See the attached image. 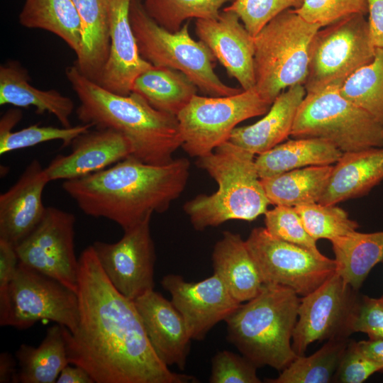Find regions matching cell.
<instances>
[{
  "label": "cell",
  "mask_w": 383,
  "mask_h": 383,
  "mask_svg": "<svg viewBox=\"0 0 383 383\" xmlns=\"http://www.w3.org/2000/svg\"><path fill=\"white\" fill-rule=\"evenodd\" d=\"M196 163L216 181L218 189L184 204V211L196 230L216 227L230 220L251 221L267 211L270 204L254 154L227 140L198 157Z\"/></svg>",
  "instance_id": "277c9868"
},
{
  "label": "cell",
  "mask_w": 383,
  "mask_h": 383,
  "mask_svg": "<svg viewBox=\"0 0 383 383\" xmlns=\"http://www.w3.org/2000/svg\"><path fill=\"white\" fill-rule=\"evenodd\" d=\"M382 262H383V260H382ZM382 297H383V294H382Z\"/></svg>",
  "instance_id": "681fc988"
},
{
  "label": "cell",
  "mask_w": 383,
  "mask_h": 383,
  "mask_svg": "<svg viewBox=\"0 0 383 383\" xmlns=\"http://www.w3.org/2000/svg\"><path fill=\"white\" fill-rule=\"evenodd\" d=\"M65 74L77 96V115L82 123L123 134L132 148L131 156L148 164L162 165L174 159L182 147L177 116L152 107L140 95L114 94L82 74L73 65Z\"/></svg>",
  "instance_id": "3957f363"
},
{
  "label": "cell",
  "mask_w": 383,
  "mask_h": 383,
  "mask_svg": "<svg viewBox=\"0 0 383 383\" xmlns=\"http://www.w3.org/2000/svg\"><path fill=\"white\" fill-rule=\"evenodd\" d=\"M28 72L19 62L9 61L0 66V104L33 106L35 112L54 115L62 127H70L73 101L55 89L41 90L29 83Z\"/></svg>",
  "instance_id": "d4e9b609"
},
{
  "label": "cell",
  "mask_w": 383,
  "mask_h": 383,
  "mask_svg": "<svg viewBox=\"0 0 383 383\" xmlns=\"http://www.w3.org/2000/svg\"><path fill=\"white\" fill-rule=\"evenodd\" d=\"M15 357L18 365V382H56L62 370L70 363L62 326L48 328L37 348L21 344Z\"/></svg>",
  "instance_id": "f546056e"
},
{
  "label": "cell",
  "mask_w": 383,
  "mask_h": 383,
  "mask_svg": "<svg viewBox=\"0 0 383 383\" xmlns=\"http://www.w3.org/2000/svg\"><path fill=\"white\" fill-rule=\"evenodd\" d=\"M304 225L316 240H332L348 235L358 228V223L349 218L348 213L335 204L319 202L294 207Z\"/></svg>",
  "instance_id": "d590c367"
},
{
  "label": "cell",
  "mask_w": 383,
  "mask_h": 383,
  "mask_svg": "<svg viewBox=\"0 0 383 383\" xmlns=\"http://www.w3.org/2000/svg\"><path fill=\"white\" fill-rule=\"evenodd\" d=\"M377 372H383V365L365 355L357 342L350 340L333 382L362 383Z\"/></svg>",
  "instance_id": "b9f144b4"
},
{
  "label": "cell",
  "mask_w": 383,
  "mask_h": 383,
  "mask_svg": "<svg viewBox=\"0 0 383 383\" xmlns=\"http://www.w3.org/2000/svg\"><path fill=\"white\" fill-rule=\"evenodd\" d=\"M148 338L167 366L184 370L191 338L184 320L171 301L154 289L133 301Z\"/></svg>",
  "instance_id": "ffe728a7"
},
{
  "label": "cell",
  "mask_w": 383,
  "mask_h": 383,
  "mask_svg": "<svg viewBox=\"0 0 383 383\" xmlns=\"http://www.w3.org/2000/svg\"><path fill=\"white\" fill-rule=\"evenodd\" d=\"M304 0H234L223 11L235 13L254 37L271 20L283 11L299 8Z\"/></svg>",
  "instance_id": "f35d334b"
},
{
  "label": "cell",
  "mask_w": 383,
  "mask_h": 383,
  "mask_svg": "<svg viewBox=\"0 0 383 383\" xmlns=\"http://www.w3.org/2000/svg\"><path fill=\"white\" fill-rule=\"evenodd\" d=\"M162 287L183 317L192 340H202L218 323L240 305L223 279L216 273L197 282H189L178 274L163 277Z\"/></svg>",
  "instance_id": "2e32d148"
},
{
  "label": "cell",
  "mask_w": 383,
  "mask_h": 383,
  "mask_svg": "<svg viewBox=\"0 0 383 383\" xmlns=\"http://www.w3.org/2000/svg\"><path fill=\"white\" fill-rule=\"evenodd\" d=\"M339 91L383 125V48H377L373 60L353 73Z\"/></svg>",
  "instance_id": "836d02e7"
},
{
  "label": "cell",
  "mask_w": 383,
  "mask_h": 383,
  "mask_svg": "<svg viewBox=\"0 0 383 383\" xmlns=\"http://www.w3.org/2000/svg\"><path fill=\"white\" fill-rule=\"evenodd\" d=\"M132 0H111L109 56L98 84L114 94L128 95L135 79L153 65L138 50L130 20Z\"/></svg>",
  "instance_id": "44dd1931"
},
{
  "label": "cell",
  "mask_w": 383,
  "mask_h": 383,
  "mask_svg": "<svg viewBox=\"0 0 383 383\" xmlns=\"http://www.w3.org/2000/svg\"><path fill=\"white\" fill-rule=\"evenodd\" d=\"M18 262L15 246L0 240V314L6 309L9 289Z\"/></svg>",
  "instance_id": "ee69618b"
},
{
  "label": "cell",
  "mask_w": 383,
  "mask_h": 383,
  "mask_svg": "<svg viewBox=\"0 0 383 383\" xmlns=\"http://www.w3.org/2000/svg\"><path fill=\"white\" fill-rule=\"evenodd\" d=\"M365 16L354 14L316 33L310 45L304 84L306 93L329 86L340 87L353 73L373 60L376 48Z\"/></svg>",
  "instance_id": "9c48e42d"
},
{
  "label": "cell",
  "mask_w": 383,
  "mask_h": 383,
  "mask_svg": "<svg viewBox=\"0 0 383 383\" xmlns=\"http://www.w3.org/2000/svg\"><path fill=\"white\" fill-rule=\"evenodd\" d=\"M72 1L82 26L81 48L74 65L98 83L109 52L111 0Z\"/></svg>",
  "instance_id": "484cf974"
},
{
  "label": "cell",
  "mask_w": 383,
  "mask_h": 383,
  "mask_svg": "<svg viewBox=\"0 0 383 383\" xmlns=\"http://www.w3.org/2000/svg\"><path fill=\"white\" fill-rule=\"evenodd\" d=\"M352 332L366 333L370 340H383V297L360 296L352 323Z\"/></svg>",
  "instance_id": "7bdbcfd3"
},
{
  "label": "cell",
  "mask_w": 383,
  "mask_h": 383,
  "mask_svg": "<svg viewBox=\"0 0 383 383\" xmlns=\"http://www.w3.org/2000/svg\"><path fill=\"white\" fill-rule=\"evenodd\" d=\"M18 20L23 27L42 29L56 35L76 55L79 53L82 26L72 0H26Z\"/></svg>",
  "instance_id": "1f68e13d"
},
{
  "label": "cell",
  "mask_w": 383,
  "mask_h": 383,
  "mask_svg": "<svg viewBox=\"0 0 383 383\" xmlns=\"http://www.w3.org/2000/svg\"><path fill=\"white\" fill-rule=\"evenodd\" d=\"M57 383H95L90 374L83 367L65 366L60 372Z\"/></svg>",
  "instance_id": "bcb514c9"
},
{
  "label": "cell",
  "mask_w": 383,
  "mask_h": 383,
  "mask_svg": "<svg viewBox=\"0 0 383 383\" xmlns=\"http://www.w3.org/2000/svg\"><path fill=\"white\" fill-rule=\"evenodd\" d=\"M74 216L55 207L15 248L21 262L77 293L79 260L74 253Z\"/></svg>",
  "instance_id": "5bb4252c"
},
{
  "label": "cell",
  "mask_w": 383,
  "mask_h": 383,
  "mask_svg": "<svg viewBox=\"0 0 383 383\" xmlns=\"http://www.w3.org/2000/svg\"><path fill=\"white\" fill-rule=\"evenodd\" d=\"M15 357L7 352L1 353L0 383L18 382V370Z\"/></svg>",
  "instance_id": "7dc6e473"
},
{
  "label": "cell",
  "mask_w": 383,
  "mask_h": 383,
  "mask_svg": "<svg viewBox=\"0 0 383 383\" xmlns=\"http://www.w3.org/2000/svg\"><path fill=\"white\" fill-rule=\"evenodd\" d=\"M333 166H309L260 179L270 204L295 207L318 202Z\"/></svg>",
  "instance_id": "f1b7e54d"
},
{
  "label": "cell",
  "mask_w": 383,
  "mask_h": 383,
  "mask_svg": "<svg viewBox=\"0 0 383 383\" xmlns=\"http://www.w3.org/2000/svg\"><path fill=\"white\" fill-rule=\"evenodd\" d=\"M350 340L333 339L309 357L298 356L269 383H328L334 375Z\"/></svg>",
  "instance_id": "d6a6232c"
},
{
  "label": "cell",
  "mask_w": 383,
  "mask_h": 383,
  "mask_svg": "<svg viewBox=\"0 0 383 383\" xmlns=\"http://www.w3.org/2000/svg\"><path fill=\"white\" fill-rule=\"evenodd\" d=\"M78 260L79 323L74 333L62 326L70 363L95 383L196 382L160 360L134 302L113 286L91 245Z\"/></svg>",
  "instance_id": "6da1fadb"
},
{
  "label": "cell",
  "mask_w": 383,
  "mask_h": 383,
  "mask_svg": "<svg viewBox=\"0 0 383 383\" xmlns=\"http://www.w3.org/2000/svg\"><path fill=\"white\" fill-rule=\"evenodd\" d=\"M245 242L264 283L289 287L301 296L315 290L336 270L335 260L316 256L277 238L265 227L253 228Z\"/></svg>",
  "instance_id": "7c38bea8"
},
{
  "label": "cell",
  "mask_w": 383,
  "mask_h": 383,
  "mask_svg": "<svg viewBox=\"0 0 383 383\" xmlns=\"http://www.w3.org/2000/svg\"><path fill=\"white\" fill-rule=\"evenodd\" d=\"M318 24L304 20L287 9L266 24L254 36L255 88L272 104L289 87L304 84L309 48Z\"/></svg>",
  "instance_id": "8992f818"
},
{
  "label": "cell",
  "mask_w": 383,
  "mask_h": 383,
  "mask_svg": "<svg viewBox=\"0 0 383 383\" xmlns=\"http://www.w3.org/2000/svg\"><path fill=\"white\" fill-rule=\"evenodd\" d=\"M360 296L335 272L302 296L292 340L296 355L303 356L315 341L348 338Z\"/></svg>",
  "instance_id": "4fadbf2b"
},
{
  "label": "cell",
  "mask_w": 383,
  "mask_h": 383,
  "mask_svg": "<svg viewBox=\"0 0 383 383\" xmlns=\"http://www.w3.org/2000/svg\"><path fill=\"white\" fill-rule=\"evenodd\" d=\"M214 273L224 282L240 303L248 301L260 292L264 282L245 240L238 233L223 231L212 252Z\"/></svg>",
  "instance_id": "cb8c5ba5"
},
{
  "label": "cell",
  "mask_w": 383,
  "mask_h": 383,
  "mask_svg": "<svg viewBox=\"0 0 383 383\" xmlns=\"http://www.w3.org/2000/svg\"><path fill=\"white\" fill-rule=\"evenodd\" d=\"M271 105L255 87L226 96L196 94L177 115L182 147L189 156L206 155L227 141L238 123L265 114Z\"/></svg>",
  "instance_id": "30bf717a"
},
{
  "label": "cell",
  "mask_w": 383,
  "mask_h": 383,
  "mask_svg": "<svg viewBox=\"0 0 383 383\" xmlns=\"http://www.w3.org/2000/svg\"><path fill=\"white\" fill-rule=\"evenodd\" d=\"M230 11H222L216 18L196 19L195 33L210 49L228 76L235 79L243 90L255 87L254 37Z\"/></svg>",
  "instance_id": "e0dca14e"
},
{
  "label": "cell",
  "mask_w": 383,
  "mask_h": 383,
  "mask_svg": "<svg viewBox=\"0 0 383 383\" xmlns=\"http://www.w3.org/2000/svg\"><path fill=\"white\" fill-rule=\"evenodd\" d=\"M79 318L76 292L57 280L19 261L10 284L1 326L27 329L40 320H49L74 333Z\"/></svg>",
  "instance_id": "8fae6325"
},
{
  "label": "cell",
  "mask_w": 383,
  "mask_h": 383,
  "mask_svg": "<svg viewBox=\"0 0 383 383\" xmlns=\"http://www.w3.org/2000/svg\"><path fill=\"white\" fill-rule=\"evenodd\" d=\"M92 127L91 124L84 123L62 128L40 126L36 123L14 132L12 130L0 131V155L52 140H61L62 147L65 148Z\"/></svg>",
  "instance_id": "8d00e7d4"
},
{
  "label": "cell",
  "mask_w": 383,
  "mask_h": 383,
  "mask_svg": "<svg viewBox=\"0 0 383 383\" xmlns=\"http://www.w3.org/2000/svg\"><path fill=\"white\" fill-rule=\"evenodd\" d=\"M197 89L182 72L152 66L135 79L132 92L140 95L155 109L177 116Z\"/></svg>",
  "instance_id": "4dcf8cb0"
},
{
  "label": "cell",
  "mask_w": 383,
  "mask_h": 383,
  "mask_svg": "<svg viewBox=\"0 0 383 383\" xmlns=\"http://www.w3.org/2000/svg\"><path fill=\"white\" fill-rule=\"evenodd\" d=\"M331 242L335 272L358 291L371 270L383 260V231L365 233L355 231Z\"/></svg>",
  "instance_id": "83f0119b"
},
{
  "label": "cell",
  "mask_w": 383,
  "mask_h": 383,
  "mask_svg": "<svg viewBox=\"0 0 383 383\" xmlns=\"http://www.w3.org/2000/svg\"><path fill=\"white\" fill-rule=\"evenodd\" d=\"M189 161L157 165L129 156L87 176L65 180L62 188L87 215L126 230L167 211L186 187Z\"/></svg>",
  "instance_id": "7a4b0ae2"
},
{
  "label": "cell",
  "mask_w": 383,
  "mask_h": 383,
  "mask_svg": "<svg viewBox=\"0 0 383 383\" xmlns=\"http://www.w3.org/2000/svg\"><path fill=\"white\" fill-rule=\"evenodd\" d=\"M150 223L148 219L124 230L116 243L96 241L91 245L113 286L133 301L154 289L156 255Z\"/></svg>",
  "instance_id": "9a60e30c"
},
{
  "label": "cell",
  "mask_w": 383,
  "mask_h": 383,
  "mask_svg": "<svg viewBox=\"0 0 383 383\" xmlns=\"http://www.w3.org/2000/svg\"><path fill=\"white\" fill-rule=\"evenodd\" d=\"M367 22L372 43L376 48H383V0H367Z\"/></svg>",
  "instance_id": "f6af8a7d"
},
{
  "label": "cell",
  "mask_w": 383,
  "mask_h": 383,
  "mask_svg": "<svg viewBox=\"0 0 383 383\" xmlns=\"http://www.w3.org/2000/svg\"><path fill=\"white\" fill-rule=\"evenodd\" d=\"M234 0H141L147 13L170 32L179 30L189 19L216 18L221 8Z\"/></svg>",
  "instance_id": "e575fe53"
},
{
  "label": "cell",
  "mask_w": 383,
  "mask_h": 383,
  "mask_svg": "<svg viewBox=\"0 0 383 383\" xmlns=\"http://www.w3.org/2000/svg\"><path fill=\"white\" fill-rule=\"evenodd\" d=\"M362 352L383 365V340H367L357 342Z\"/></svg>",
  "instance_id": "c3c4849f"
},
{
  "label": "cell",
  "mask_w": 383,
  "mask_h": 383,
  "mask_svg": "<svg viewBox=\"0 0 383 383\" xmlns=\"http://www.w3.org/2000/svg\"><path fill=\"white\" fill-rule=\"evenodd\" d=\"M49 182L45 168L34 159L17 182L0 195V240L16 247L34 230L46 211L42 199Z\"/></svg>",
  "instance_id": "d6986e66"
},
{
  "label": "cell",
  "mask_w": 383,
  "mask_h": 383,
  "mask_svg": "<svg viewBox=\"0 0 383 383\" xmlns=\"http://www.w3.org/2000/svg\"><path fill=\"white\" fill-rule=\"evenodd\" d=\"M257 367L245 356L229 350L218 352L211 360L210 383H260Z\"/></svg>",
  "instance_id": "60d3db41"
},
{
  "label": "cell",
  "mask_w": 383,
  "mask_h": 383,
  "mask_svg": "<svg viewBox=\"0 0 383 383\" xmlns=\"http://www.w3.org/2000/svg\"><path fill=\"white\" fill-rule=\"evenodd\" d=\"M383 180V147L343 152L333 166L319 200L338 202L367 194Z\"/></svg>",
  "instance_id": "603a6c76"
},
{
  "label": "cell",
  "mask_w": 383,
  "mask_h": 383,
  "mask_svg": "<svg viewBox=\"0 0 383 383\" xmlns=\"http://www.w3.org/2000/svg\"><path fill=\"white\" fill-rule=\"evenodd\" d=\"M306 94L303 84L289 87L275 99L262 118L252 125L235 128L228 140L254 155L282 143L291 135L298 108Z\"/></svg>",
  "instance_id": "7402d4cb"
},
{
  "label": "cell",
  "mask_w": 383,
  "mask_h": 383,
  "mask_svg": "<svg viewBox=\"0 0 383 383\" xmlns=\"http://www.w3.org/2000/svg\"><path fill=\"white\" fill-rule=\"evenodd\" d=\"M343 152L331 142L317 138H299L280 143L255 158L260 179L309 166L335 163Z\"/></svg>",
  "instance_id": "4316f807"
},
{
  "label": "cell",
  "mask_w": 383,
  "mask_h": 383,
  "mask_svg": "<svg viewBox=\"0 0 383 383\" xmlns=\"http://www.w3.org/2000/svg\"><path fill=\"white\" fill-rule=\"evenodd\" d=\"M71 146L70 154L56 156L45 168L50 181L83 177L132 154L128 140L121 133L109 128L89 129L75 138Z\"/></svg>",
  "instance_id": "ac0fdd59"
},
{
  "label": "cell",
  "mask_w": 383,
  "mask_h": 383,
  "mask_svg": "<svg viewBox=\"0 0 383 383\" xmlns=\"http://www.w3.org/2000/svg\"><path fill=\"white\" fill-rule=\"evenodd\" d=\"M340 87L306 93L299 105L291 136L317 138L343 152L383 147V125L345 99Z\"/></svg>",
  "instance_id": "ba28073f"
},
{
  "label": "cell",
  "mask_w": 383,
  "mask_h": 383,
  "mask_svg": "<svg viewBox=\"0 0 383 383\" xmlns=\"http://www.w3.org/2000/svg\"><path fill=\"white\" fill-rule=\"evenodd\" d=\"M130 20L139 52L152 65L182 72L209 96H231L243 91L220 79L214 71L216 59L205 43L192 38L188 21L179 30L168 31L150 17L141 0H132Z\"/></svg>",
  "instance_id": "52a82bcc"
},
{
  "label": "cell",
  "mask_w": 383,
  "mask_h": 383,
  "mask_svg": "<svg viewBox=\"0 0 383 383\" xmlns=\"http://www.w3.org/2000/svg\"><path fill=\"white\" fill-rule=\"evenodd\" d=\"M265 215L267 231L273 236L304 248L318 257H324L318 250L316 241L306 231L294 207L275 206Z\"/></svg>",
  "instance_id": "74e56055"
},
{
  "label": "cell",
  "mask_w": 383,
  "mask_h": 383,
  "mask_svg": "<svg viewBox=\"0 0 383 383\" xmlns=\"http://www.w3.org/2000/svg\"><path fill=\"white\" fill-rule=\"evenodd\" d=\"M300 300L289 287L264 283L226 319L227 339L257 367L283 370L298 357L292 340Z\"/></svg>",
  "instance_id": "5b68a950"
},
{
  "label": "cell",
  "mask_w": 383,
  "mask_h": 383,
  "mask_svg": "<svg viewBox=\"0 0 383 383\" xmlns=\"http://www.w3.org/2000/svg\"><path fill=\"white\" fill-rule=\"evenodd\" d=\"M304 20L321 28L354 15L368 13L367 0H304L294 9Z\"/></svg>",
  "instance_id": "ab89813d"
}]
</instances>
